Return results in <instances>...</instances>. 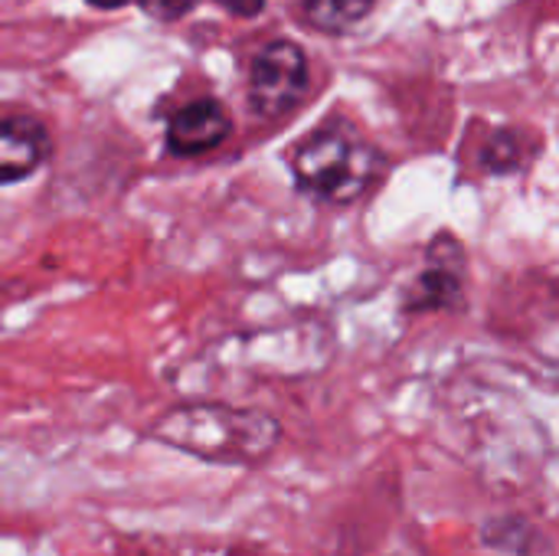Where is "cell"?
<instances>
[{"mask_svg": "<svg viewBox=\"0 0 559 556\" xmlns=\"http://www.w3.org/2000/svg\"><path fill=\"white\" fill-rule=\"evenodd\" d=\"M147 439L210 465H262L282 442V423L255 406L216 400L180 403L147 426Z\"/></svg>", "mask_w": 559, "mask_h": 556, "instance_id": "cell-1", "label": "cell"}, {"mask_svg": "<svg viewBox=\"0 0 559 556\" xmlns=\"http://www.w3.org/2000/svg\"><path fill=\"white\" fill-rule=\"evenodd\" d=\"M380 170L383 154L344 121H328L292 151L298 190L334 206H350L367 197Z\"/></svg>", "mask_w": 559, "mask_h": 556, "instance_id": "cell-2", "label": "cell"}, {"mask_svg": "<svg viewBox=\"0 0 559 556\" xmlns=\"http://www.w3.org/2000/svg\"><path fill=\"white\" fill-rule=\"evenodd\" d=\"M311 72L308 56L295 39H272L252 56L249 69V108L252 115L275 121L301 105Z\"/></svg>", "mask_w": 559, "mask_h": 556, "instance_id": "cell-3", "label": "cell"}, {"mask_svg": "<svg viewBox=\"0 0 559 556\" xmlns=\"http://www.w3.org/2000/svg\"><path fill=\"white\" fill-rule=\"evenodd\" d=\"M465 279H468V256L455 233H436L426 246L423 269L403 292V315H429V311H452L465 301Z\"/></svg>", "mask_w": 559, "mask_h": 556, "instance_id": "cell-4", "label": "cell"}, {"mask_svg": "<svg viewBox=\"0 0 559 556\" xmlns=\"http://www.w3.org/2000/svg\"><path fill=\"white\" fill-rule=\"evenodd\" d=\"M233 131V118L223 102L216 98H197L174 111L167 121V151L174 157H200L216 151Z\"/></svg>", "mask_w": 559, "mask_h": 556, "instance_id": "cell-5", "label": "cell"}, {"mask_svg": "<svg viewBox=\"0 0 559 556\" xmlns=\"http://www.w3.org/2000/svg\"><path fill=\"white\" fill-rule=\"evenodd\" d=\"M49 157V131L29 115H7L0 125V180L16 184Z\"/></svg>", "mask_w": 559, "mask_h": 556, "instance_id": "cell-6", "label": "cell"}, {"mask_svg": "<svg viewBox=\"0 0 559 556\" xmlns=\"http://www.w3.org/2000/svg\"><path fill=\"white\" fill-rule=\"evenodd\" d=\"M481 541L508 556H554V541L527 518L508 514V518H491L481 528Z\"/></svg>", "mask_w": 559, "mask_h": 556, "instance_id": "cell-7", "label": "cell"}, {"mask_svg": "<svg viewBox=\"0 0 559 556\" xmlns=\"http://www.w3.org/2000/svg\"><path fill=\"white\" fill-rule=\"evenodd\" d=\"M380 0H305V16L324 33H347L364 23Z\"/></svg>", "mask_w": 559, "mask_h": 556, "instance_id": "cell-8", "label": "cell"}, {"mask_svg": "<svg viewBox=\"0 0 559 556\" xmlns=\"http://www.w3.org/2000/svg\"><path fill=\"white\" fill-rule=\"evenodd\" d=\"M527 164L524 154V138L514 128H501L488 138V144L481 147V167L488 174H514Z\"/></svg>", "mask_w": 559, "mask_h": 556, "instance_id": "cell-9", "label": "cell"}, {"mask_svg": "<svg viewBox=\"0 0 559 556\" xmlns=\"http://www.w3.org/2000/svg\"><path fill=\"white\" fill-rule=\"evenodd\" d=\"M138 3L147 16H154L160 23H174V20L187 16L200 0H138Z\"/></svg>", "mask_w": 559, "mask_h": 556, "instance_id": "cell-10", "label": "cell"}, {"mask_svg": "<svg viewBox=\"0 0 559 556\" xmlns=\"http://www.w3.org/2000/svg\"><path fill=\"white\" fill-rule=\"evenodd\" d=\"M213 3H219L226 13H233L239 20H252L265 10V0H213Z\"/></svg>", "mask_w": 559, "mask_h": 556, "instance_id": "cell-11", "label": "cell"}, {"mask_svg": "<svg viewBox=\"0 0 559 556\" xmlns=\"http://www.w3.org/2000/svg\"><path fill=\"white\" fill-rule=\"evenodd\" d=\"M92 7H102V10H115V7H124L128 0H88Z\"/></svg>", "mask_w": 559, "mask_h": 556, "instance_id": "cell-12", "label": "cell"}]
</instances>
